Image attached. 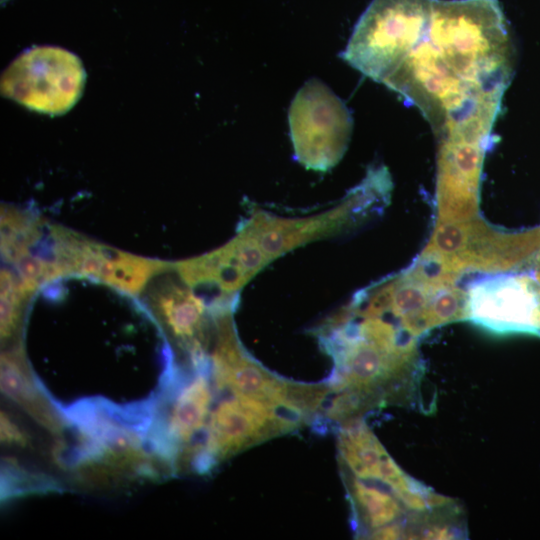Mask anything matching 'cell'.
Masks as SVG:
<instances>
[{
	"label": "cell",
	"mask_w": 540,
	"mask_h": 540,
	"mask_svg": "<svg viewBox=\"0 0 540 540\" xmlns=\"http://www.w3.org/2000/svg\"><path fill=\"white\" fill-rule=\"evenodd\" d=\"M513 46L498 0H432L427 32L384 83L439 130L484 95L506 90Z\"/></svg>",
	"instance_id": "cell-1"
},
{
	"label": "cell",
	"mask_w": 540,
	"mask_h": 540,
	"mask_svg": "<svg viewBox=\"0 0 540 540\" xmlns=\"http://www.w3.org/2000/svg\"><path fill=\"white\" fill-rule=\"evenodd\" d=\"M315 333L334 361L331 390L359 392L376 406H419L424 367L418 339L387 318L348 304Z\"/></svg>",
	"instance_id": "cell-2"
},
{
	"label": "cell",
	"mask_w": 540,
	"mask_h": 540,
	"mask_svg": "<svg viewBox=\"0 0 540 540\" xmlns=\"http://www.w3.org/2000/svg\"><path fill=\"white\" fill-rule=\"evenodd\" d=\"M460 278L418 257L408 268L358 292L350 303L419 339L437 327L468 319V295L458 285Z\"/></svg>",
	"instance_id": "cell-3"
},
{
	"label": "cell",
	"mask_w": 540,
	"mask_h": 540,
	"mask_svg": "<svg viewBox=\"0 0 540 540\" xmlns=\"http://www.w3.org/2000/svg\"><path fill=\"white\" fill-rule=\"evenodd\" d=\"M391 190L388 170L384 166L371 167L362 182L334 207L303 217H282L254 207L238 229L271 263L298 247L347 230L382 210L389 202Z\"/></svg>",
	"instance_id": "cell-4"
},
{
	"label": "cell",
	"mask_w": 540,
	"mask_h": 540,
	"mask_svg": "<svg viewBox=\"0 0 540 540\" xmlns=\"http://www.w3.org/2000/svg\"><path fill=\"white\" fill-rule=\"evenodd\" d=\"M460 277L526 268L540 259V228L498 229L479 216L465 220L438 219L419 255Z\"/></svg>",
	"instance_id": "cell-5"
},
{
	"label": "cell",
	"mask_w": 540,
	"mask_h": 540,
	"mask_svg": "<svg viewBox=\"0 0 540 540\" xmlns=\"http://www.w3.org/2000/svg\"><path fill=\"white\" fill-rule=\"evenodd\" d=\"M432 0H372L340 57L384 84L427 32Z\"/></svg>",
	"instance_id": "cell-6"
},
{
	"label": "cell",
	"mask_w": 540,
	"mask_h": 540,
	"mask_svg": "<svg viewBox=\"0 0 540 540\" xmlns=\"http://www.w3.org/2000/svg\"><path fill=\"white\" fill-rule=\"evenodd\" d=\"M496 119L477 113L448 121L440 140L436 187L438 219L478 216L480 176Z\"/></svg>",
	"instance_id": "cell-7"
},
{
	"label": "cell",
	"mask_w": 540,
	"mask_h": 540,
	"mask_svg": "<svg viewBox=\"0 0 540 540\" xmlns=\"http://www.w3.org/2000/svg\"><path fill=\"white\" fill-rule=\"evenodd\" d=\"M86 72L78 56L56 46H36L16 57L1 76V93L50 116L68 112L80 99Z\"/></svg>",
	"instance_id": "cell-8"
},
{
	"label": "cell",
	"mask_w": 540,
	"mask_h": 540,
	"mask_svg": "<svg viewBox=\"0 0 540 540\" xmlns=\"http://www.w3.org/2000/svg\"><path fill=\"white\" fill-rule=\"evenodd\" d=\"M288 120L294 158L301 165L326 172L342 159L353 118L345 103L322 81L312 78L299 89Z\"/></svg>",
	"instance_id": "cell-9"
},
{
	"label": "cell",
	"mask_w": 540,
	"mask_h": 540,
	"mask_svg": "<svg viewBox=\"0 0 540 540\" xmlns=\"http://www.w3.org/2000/svg\"><path fill=\"white\" fill-rule=\"evenodd\" d=\"M468 320L497 334L540 335V259L523 269L484 274L466 288Z\"/></svg>",
	"instance_id": "cell-10"
},
{
	"label": "cell",
	"mask_w": 540,
	"mask_h": 540,
	"mask_svg": "<svg viewBox=\"0 0 540 540\" xmlns=\"http://www.w3.org/2000/svg\"><path fill=\"white\" fill-rule=\"evenodd\" d=\"M233 311L212 314V350L209 357L210 375L219 390L227 389L235 396L261 401L299 418L290 394L292 384L272 375L243 348L235 330Z\"/></svg>",
	"instance_id": "cell-11"
},
{
	"label": "cell",
	"mask_w": 540,
	"mask_h": 540,
	"mask_svg": "<svg viewBox=\"0 0 540 540\" xmlns=\"http://www.w3.org/2000/svg\"><path fill=\"white\" fill-rule=\"evenodd\" d=\"M300 421L261 401L233 396L213 410L205 443L195 460L200 471L262 440L292 430Z\"/></svg>",
	"instance_id": "cell-12"
},
{
	"label": "cell",
	"mask_w": 540,
	"mask_h": 540,
	"mask_svg": "<svg viewBox=\"0 0 540 540\" xmlns=\"http://www.w3.org/2000/svg\"><path fill=\"white\" fill-rule=\"evenodd\" d=\"M147 303L157 324L184 352L209 341L213 320L209 305L180 278H167L151 288Z\"/></svg>",
	"instance_id": "cell-13"
},
{
	"label": "cell",
	"mask_w": 540,
	"mask_h": 540,
	"mask_svg": "<svg viewBox=\"0 0 540 540\" xmlns=\"http://www.w3.org/2000/svg\"><path fill=\"white\" fill-rule=\"evenodd\" d=\"M209 375V368L195 370V376L175 393L164 423L151 427L155 445L173 465L207 422L212 401Z\"/></svg>",
	"instance_id": "cell-14"
},
{
	"label": "cell",
	"mask_w": 540,
	"mask_h": 540,
	"mask_svg": "<svg viewBox=\"0 0 540 540\" xmlns=\"http://www.w3.org/2000/svg\"><path fill=\"white\" fill-rule=\"evenodd\" d=\"M0 387L47 432L60 436L67 429V417L38 383L21 341L1 353Z\"/></svg>",
	"instance_id": "cell-15"
},
{
	"label": "cell",
	"mask_w": 540,
	"mask_h": 540,
	"mask_svg": "<svg viewBox=\"0 0 540 540\" xmlns=\"http://www.w3.org/2000/svg\"><path fill=\"white\" fill-rule=\"evenodd\" d=\"M364 480L350 473L348 491L359 529L369 536L373 531L392 524L405 527L415 513L387 485Z\"/></svg>",
	"instance_id": "cell-16"
},
{
	"label": "cell",
	"mask_w": 540,
	"mask_h": 540,
	"mask_svg": "<svg viewBox=\"0 0 540 540\" xmlns=\"http://www.w3.org/2000/svg\"><path fill=\"white\" fill-rule=\"evenodd\" d=\"M173 263L126 253L107 246L97 282L137 296L149 280L172 269Z\"/></svg>",
	"instance_id": "cell-17"
},
{
	"label": "cell",
	"mask_w": 540,
	"mask_h": 540,
	"mask_svg": "<svg viewBox=\"0 0 540 540\" xmlns=\"http://www.w3.org/2000/svg\"><path fill=\"white\" fill-rule=\"evenodd\" d=\"M338 446L343 463L354 476L371 480L387 454L386 450L361 418L342 424Z\"/></svg>",
	"instance_id": "cell-18"
},
{
	"label": "cell",
	"mask_w": 540,
	"mask_h": 540,
	"mask_svg": "<svg viewBox=\"0 0 540 540\" xmlns=\"http://www.w3.org/2000/svg\"><path fill=\"white\" fill-rule=\"evenodd\" d=\"M45 223L36 215L12 206L1 207V254L13 264L28 252L44 234Z\"/></svg>",
	"instance_id": "cell-19"
},
{
	"label": "cell",
	"mask_w": 540,
	"mask_h": 540,
	"mask_svg": "<svg viewBox=\"0 0 540 540\" xmlns=\"http://www.w3.org/2000/svg\"><path fill=\"white\" fill-rule=\"evenodd\" d=\"M0 331L1 341L12 339L19 330L22 307L30 295L16 272L1 269L0 275Z\"/></svg>",
	"instance_id": "cell-20"
},
{
	"label": "cell",
	"mask_w": 540,
	"mask_h": 540,
	"mask_svg": "<svg viewBox=\"0 0 540 540\" xmlns=\"http://www.w3.org/2000/svg\"><path fill=\"white\" fill-rule=\"evenodd\" d=\"M0 438L5 445L25 447L29 443L27 434L3 410L0 416Z\"/></svg>",
	"instance_id": "cell-21"
},
{
	"label": "cell",
	"mask_w": 540,
	"mask_h": 540,
	"mask_svg": "<svg viewBox=\"0 0 540 540\" xmlns=\"http://www.w3.org/2000/svg\"><path fill=\"white\" fill-rule=\"evenodd\" d=\"M7 1H8V0H1L2 3H5V2H7Z\"/></svg>",
	"instance_id": "cell-22"
}]
</instances>
